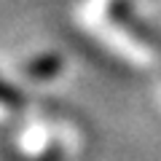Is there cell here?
Returning <instances> with one entry per match:
<instances>
[{
  "mask_svg": "<svg viewBox=\"0 0 161 161\" xmlns=\"http://www.w3.org/2000/svg\"><path fill=\"white\" fill-rule=\"evenodd\" d=\"M0 105H3V108H11V110L24 108V97L11 86V83H6L3 78H0Z\"/></svg>",
  "mask_w": 161,
  "mask_h": 161,
  "instance_id": "cell-2",
  "label": "cell"
},
{
  "mask_svg": "<svg viewBox=\"0 0 161 161\" xmlns=\"http://www.w3.org/2000/svg\"><path fill=\"white\" fill-rule=\"evenodd\" d=\"M62 70V59L57 57V54H43V57L32 59V62L27 64V73L30 78L35 80H46V78H54V75Z\"/></svg>",
  "mask_w": 161,
  "mask_h": 161,
  "instance_id": "cell-1",
  "label": "cell"
}]
</instances>
